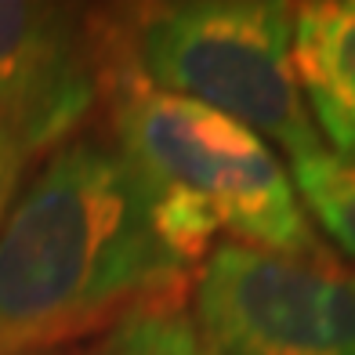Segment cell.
<instances>
[{
    "label": "cell",
    "mask_w": 355,
    "mask_h": 355,
    "mask_svg": "<svg viewBox=\"0 0 355 355\" xmlns=\"http://www.w3.org/2000/svg\"><path fill=\"white\" fill-rule=\"evenodd\" d=\"M192 272L156 229L149 189L105 138L55 149L0 225V355L55 352L153 301Z\"/></svg>",
    "instance_id": "obj_1"
},
{
    "label": "cell",
    "mask_w": 355,
    "mask_h": 355,
    "mask_svg": "<svg viewBox=\"0 0 355 355\" xmlns=\"http://www.w3.org/2000/svg\"><path fill=\"white\" fill-rule=\"evenodd\" d=\"M94 29L109 141L149 189L156 229L178 261L196 272L218 236L276 254H327L290 171L261 135L218 109L153 87L123 58L102 15H94Z\"/></svg>",
    "instance_id": "obj_2"
},
{
    "label": "cell",
    "mask_w": 355,
    "mask_h": 355,
    "mask_svg": "<svg viewBox=\"0 0 355 355\" xmlns=\"http://www.w3.org/2000/svg\"><path fill=\"white\" fill-rule=\"evenodd\" d=\"M102 19L123 58L153 87L239 120L294 164L327 149L294 73L290 4L171 0Z\"/></svg>",
    "instance_id": "obj_3"
},
{
    "label": "cell",
    "mask_w": 355,
    "mask_h": 355,
    "mask_svg": "<svg viewBox=\"0 0 355 355\" xmlns=\"http://www.w3.org/2000/svg\"><path fill=\"white\" fill-rule=\"evenodd\" d=\"M192 319L214 355H355V268L221 243L196 272Z\"/></svg>",
    "instance_id": "obj_4"
},
{
    "label": "cell",
    "mask_w": 355,
    "mask_h": 355,
    "mask_svg": "<svg viewBox=\"0 0 355 355\" xmlns=\"http://www.w3.org/2000/svg\"><path fill=\"white\" fill-rule=\"evenodd\" d=\"M102 102L94 15L66 4L0 0V123L29 159L80 138Z\"/></svg>",
    "instance_id": "obj_5"
},
{
    "label": "cell",
    "mask_w": 355,
    "mask_h": 355,
    "mask_svg": "<svg viewBox=\"0 0 355 355\" xmlns=\"http://www.w3.org/2000/svg\"><path fill=\"white\" fill-rule=\"evenodd\" d=\"M290 55L319 138L355 156V0H309L290 8Z\"/></svg>",
    "instance_id": "obj_6"
},
{
    "label": "cell",
    "mask_w": 355,
    "mask_h": 355,
    "mask_svg": "<svg viewBox=\"0 0 355 355\" xmlns=\"http://www.w3.org/2000/svg\"><path fill=\"white\" fill-rule=\"evenodd\" d=\"M91 355H214L203 341L185 297L153 301L127 312L109 330H102Z\"/></svg>",
    "instance_id": "obj_7"
},
{
    "label": "cell",
    "mask_w": 355,
    "mask_h": 355,
    "mask_svg": "<svg viewBox=\"0 0 355 355\" xmlns=\"http://www.w3.org/2000/svg\"><path fill=\"white\" fill-rule=\"evenodd\" d=\"M304 214L319 221L348 257H355V156H337L322 149L304 156L290 171Z\"/></svg>",
    "instance_id": "obj_8"
},
{
    "label": "cell",
    "mask_w": 355,
    "mask_h": 355,
    "mask_svg": "<svg viewBox=\"0 0 355 355\" xmlns=\"http://www.w3.org/2000/svg\"><path fill=\"white\" fill-rule=\"evenodd\" d=\"M29 171V156L19 141H15V135L8 131L4 123H0V225H4L11 203L19 200L22 192V178Z\"/></svg>",
    "instance_id": "obj_9"
},
{
    "label": "cell",
    "mask_w": 355,
    "mask_h": 355,
    "mask_svg": "<svg viewBox=\"0 0 355 355\" xmlns=\"http://www.w3.org/2000/svg\"><path fill=\"white\" fill-rule=\"evenodd\" d=\"M33 355H55V352H33Z\"/></svg>",
    "instance_id": "obj_10"
}]
</instances>
